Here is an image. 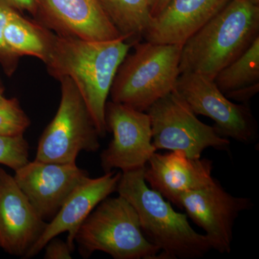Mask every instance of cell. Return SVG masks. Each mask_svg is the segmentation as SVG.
Here are the masks:
<instances>
[{"mask_svg": "<svg viewBox=\"0 0 259 259\" xmlns=\"http://www.w3.org/2000/svg\"><path fill=\"white\" fill-rule=\"evenodd\" d=\"M134 44L125 37L92 41L53 33L48 71L56 79L68 77L76 85L100 137L108 131L105 110L115 75Z\"/></svg>", "mask_w": 259, "mask_h": 259, "instance_id": "obj_1", "label": "cell"}, {"mask_svg": "<svg viewBox=\"0 0 259 259\" xmlns=\"http://www.w3.org/2000/svg\"><path fill=\"white\" fill-rule=\"evenodd\" d=\"M144 168L121 172L118 195L134 207L144 236L160 250L158 259H197L212 250L205 235L194 231L187 214L146 183Z\"/></svg>", "mask_w": 259, "mask_h": 259, "instance_id": "obj_2", "label": "cell"}, {"mask_svg": "<svg viewBox=\"0 0 259 259\" xmlns=\"http://www.w3.org/2000/svg\"><path fill=\"white\" fill-rule=\"evenodd\" d=\"M259 35V5L231 0L182 44L180 73H195L214 80Z\"/></svg>", "mask_w": 259, "mask_h": 259, "instance_id": "obj_3", "label": "cell"}, {"mask_svg": "<svg viewBox=\"0 0 259 259\" xmlns=\"http://www.w3.org/2000/svg\"><path fill=\"white\" fill-rule=\"evenodd\" d=\"M117 70L110 95L112 102L146 112L176 89L182 44L136 42Z\"/></svg>", "mask_w": 259, "mask_h": 259, "instance_id": "obj_4", "label": "cell"}, {"mask_svg": "<svg viewBox=\"0 0 259 259\" xmlns=\"http://www.w3.org/2000/svg\"><path fill=\"white\" fill-rule=\"evenodd\" d=\"M75 242L87 255L102 251L115 259H158L160 253L144 236L136 209L120 195L107 197L95 207Z\"/></svg>", "mask_w": 259, "mask_h": 259, "instance_id": "obj_5", "label": "cell"}, {"mask_svg": "<svg viewBox=\"0 0 259 259\" xmlns=\"http://www.w3.org/2000/svg\"><path fill=\"white\" fill-rule=\"evenodd\" d=\"M59 81L60 104L39 139L35 159L48 163H76L81 151H98L100 136L76 85L68 77Z\"/></svg>", "mask_w": 259, "mask_h": 259, "instance_id": "obj_6", "label": "cell"}, {"mask_svg": "<svg viewBox=\"0 0 259 259\" xmlns=\"http://www.w3.org/2000/svg\"><path fill=\"white\" fill-rule=\"evenodd\" d=\"M146 112L156 150L180 151L193 158H200L208 148L229 150V139L199 120L176 90L159 99Z\"/></svg>", "mask_w": 259, "mask_h": 259, "instance_id": "obj_7", "label": "cell"}, {"mask_svg": "<svg viewBox=\"0 0 259 259\" xmlns=\"http://www.w3.org/2000/svg\"><path fill=\"white\" fill-rule=\"evenodd\" d=\"M175 90L196 115L214 121L213 127L221 137L245 144L256 141L258 127L249 107L229 100L214 80L195 73H183L179 76Z\"/></svg>", "mask_w": 259, "mask_h": 259, "instance_id": "obj_8", "label": "cell"}, {"mask_svg": "<svg viewBox=\"0 0 259 259\" xmlns=\"http://www.w3.org/2000/svg\"><path fill=\"white\" fill-rule=\"evenodd\" d=\"M105 120L113 137L100 155L105 173L116 168L126 171L146 166L157 151L153 144L147 112L111 101L107 102Z\"/></svg>", "mask_w": 259, "mask_h": 259, "instance_id": "obj_9", "label": "cell"}, {"mask_svg": "<svg viewBox=\"0 0 259 259\" xmlns=\"http://www.w3.org/2000/svg\"><path fill=\"white\" fill-rule=\"evenodd\" d=\"M176 205L205 232L212 249L229 253L233 227L240 213L253 207L251 199L228 193L217 180L212 185L179 196Z\"/></svg>", "mask_w": 259, "mask_h": 259, "instance_id": "obj_10", "label": "cell"}, {"mask_svg": "<svg viewBox=\"0 0 259 259\" xmlns=\"http://www.w3.org/2000/svg\"><path fill=\"white\" fill-rule=\"evenodd\" d=\"M34 17L39 23L59 35L92 41L123 37L99 0H37Z\"/></svg>", "mask_w": 259, "mask_h": 259, "instance_id": "obj_11", "label": "cell"}, {"mask_svg": "<svg viewBox=\"0 0 259 259\" xmlns=\"http://www.w3.org/2000/svg\"><path fill=\"white\" fill-rule=\"evenodd\" d=\"M15 172L17 185L44 220L55 215L71 192L89 177L76 163L35 159Z\"/></svg>", "mask_w": 259, "mask_h": 259, "instance_id": "obj_12", "label": "cell"}, {"mask_svg": "<svg viewBox=\"0 0 259 259\" xmlns=\"http://www.w3.org/2000/svg\"><path fill=\"white\" fill-rule=\"evenodd\" d=\"M121 172H106L97 178L87 177L69 194L52 221L47 223L44 231L24 258L38 254L53 238L67 233V243L74 250L75 238L80 227L102 200L117 190Z\"/></svg>", "mask_w": 259, "mask_h": 259, "instance_id": "obj_13", "label": "cell"}, {"mask_svg": "<svg viewBox=\"0 0 259 259\" xmlns=\"http://www.w3.org/2000/svg\"><path fill=\"white\" fill-rule=\"evenodd\" d=\"M46 225L14 177L0 168V247L10 254L25 256Z\"/></svg>", "mask_w": 259, "mask_h": 259, "instance_id": "obj_14", "label": "cell"}, {"mask_svg": "<svg viewBox=\"0 0 259 259\" xmlns=\"http://www.w3.org/2000/svg\"><path fill=\"white\" fill-rule=\"evenodd\" d=\"M212 161L189 157L180 151L155 152L144 168V178L151 189L176 204L180 194L212 185Z\"/></svg>", "mask_w": 259, "mask_h": 259, "instance_id": "obj_15", "label": "cell"}, {"mask_svg": "<svg viewBox=\"0 0 259 259\" xmlns=\"http://www.w3.org/2000/svg\"><path fill=\"white\" fill-rule=\"evenodd\" d=\"M231 0H171L153 17L144 37L159 44H184Z\"/></svg>", "mask_w": 259, "mask_h": 259, "instance_id": "obj_16", "label": "cell"}, {"mask_svg": "<svg viewBox=\"0 0 259 259\" xmlns=\"http://www.w3.org/2000/svg\"><path fill=\"white\" fill-rule=\"evenodd\" d=\"M52 37L49 29L22 16L16 10L10 15L4 31L5 44L13 55L32 56L44 64L49 57Z\"/></svg>", "mask_w": 259, "mask_h": 259, "instance_id": "obj_17", "label": "cell"}, {"mask_svg": "<svg viewBox=\"0 0 259 259\" xmlns=\"http://www.w3.org/2000/svg\"><path fill=\"white\" fill-rule=\"evenodd\" d=\"M108 18L130 42L144 37L152 16L151 0H99Z\"/></svg>", "mask_w": 259, "mask_h": 259, "instance_id": "obj_18", "label": "cell"}, {"mask_svg": "<svg viewBox=\"0 0 259 259\" xmlns=\"http://www.w3.org/2000/svg\"><path fill=\"white\" fill-rule=\"evenodd\" d=\"M214 81L224 95L259 83V35L218 73Z\"/></svg>", "mask_w": 259, "mask_h": 259, "instance_id": "obj_19", "label": "cell"}, {"mask_svg": "<svg viewBox=\"0 0 259 259\" xmlns=\"http://www.w3.org/2000/svg\"><path fill=\"white\" fill-rule=\"evenodd\" d=\"M29 161V145L24 135H0V164L14 171Z\"/></svg>", "mask_w": 259, "mask_h": 259, "instance_id": "obj_20", "label": "cell"}, {"mask_svg": "<svg viewBox=\"0 0 259 259\" xmlns=\"http://www.w3.org/2000/svg\"><path fill=\"white\" fill-rule=\"evenodd\" d=\"M30 125V119L15 99H7L0 105V135H24Z\"/></svg>", "mask_w": 259, "mask_h": 259, "instance_id": "obj_21", "label": "cell"}, {"mask_svg": "<svg viewBox=\"0 0 259 259\" xmlns=\"http://www.w3.org/2000/svg\"><path fill=\"white\" fill-rule=\"evenodd\" d=\"M14 9L3 0H0V64L3 65L7 74L14 72L18 64L19 58L13 55L5 44L4 31L5 26Z\"/></svg>", "mask_w": 259, "mask_h": 259, "instance_id": "obj_22", "label": "cell"}, {"mask_svg": "<svg viewBox=\"0 0 259 259\" xmlns=\"http://www.w3.org/2000/svg\"><path fill=\"white\" fill-rule=\"evenodd\" d=\"M45 248V259H71L73 249L67 242L53 238L44 247Z\"/></svg>", "mask_w": 259, "mask_h": 259, "instance_id": "obj_23", "label": "cell"}, {"mask_svg": "<svg viewBox=\"0 0 259 259\" xmlns=\"http://www.w3.org/2000/svg\"><path fill=\"white\" fill-rule=\"evenodd\" d=\"M259 90V83L253 85V86L248 87L241 89V90H237V91L232 92V93L226 94V96L229 100H234L241 104L247 105L250 101L252 97L255 96L258 93Z\"/></svg>", "mask_w": 259, "mask_h": 259, "instance_id": "obj_24", "label": "cell"}, {"mask_svg": "<svg viewBox=\"0 0 259 259\" xmlns=\"http://www.w3.org/2000/svg\"><path fill=\"white\" fill-rule=\"evenodd\" d=\"M3 1L16 11H27L33 16L36 13L37 0H3Z\"/></svg>", "mask_w": 259, "mask_h": 259, "instance_id": "obj_25", "label": "cell"}, {"mask_svg": "<svg viewBox=\"0 0 259 259\" xmlns=\"http://www.w3.org/2000/svg\"><path fill=\"white\" fill-rule=\"evenodd\" d=\"M171 0H151V13L152 18L157 15Z\"/></svg>", "mask_w": 259, "mask_h": 259, "instance_id": "obj_26", "label": "cell"}, {"mask_svg": "<svg viewBox=\"0 0 259 259\" xmlns=\"http://www.w3.org/2000/svg\"><path fill=\"white\" fill-rule=\"evenodd\" d=\"M6 100L7 99L5 98L4 96H3V89L0 86V105H3Z\"/></svg>", "mask_w": 259, "mask_h": 259, "instance_id": "obj_27", "label": "cell"}, {"mask_svg": "<svg viewBox=\"0 0 259 259\" xmlns=\"http://www.w3.org/2000/svg\"><path fill=\"white\" fill-rule=\"evenodd\" d=\"M251 3H254V4H259V0H249Z\"/></svg>", "mask_w": 259, "mask_h": 259, "instance_id": "obj_28", "label": "cell"}, {"mask_svg": "<svg viewBox=\"0 0 259 259\" xmlns=\"http://www.w3.org/2000/svg\"></svg>", "mask_w": 259, "mask_h": 259, "instance_id": "obj_29", "label": "cell"}]
</instances>
